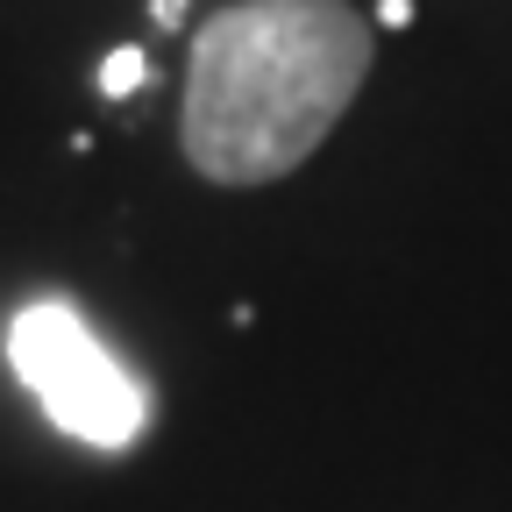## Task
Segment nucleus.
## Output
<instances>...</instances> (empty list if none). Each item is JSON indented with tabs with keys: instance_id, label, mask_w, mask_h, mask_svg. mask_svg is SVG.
I'll return each mask as SVG.
<instances>
[{
	"instance_id": "f257e3e1",
	"label": "nucleus",
	"mask_w": 512,
	"mask_h": 512,
	"mask_svg": "<svg viewBox=\"0 0 512 512\" xmlns=\"http://www.w3.org/2000/svg\"><path fill=\"white\" fill-rule=\"evenodd\" d=\"M370 72V22L349 0H235L192 36L185 157L214 185L299 171Z\"/></svg>"
},
{
	"instance_id": "f03ea898",
	"label": "nucleus",
	"mask_w": 512,
	"mask_h": 512,
	"mask_svg": "<svg viewBox=\"0 0 512 512\" xmlns=\"http://www.w3.org/2000/svg\"><path fill=\"white\" fill-rule=\"evenodd\" d=\"M8 370L22 377V392L43 406L57 434H72L100 456L136 448L150 427V392L128 370L72 299H29L8 320Z\"/></svg>"
},
{
	"instance_id": "7ed1b4c3",
	"label": "nucleus",
	"mask_w": 512,
	"mask_h": 512,
	"mask_svg": "<svg viewBox=\"0 0 512 512\" xmlns=\"http://www.w3.org/2000/svg\"><path fill=\"white\" fill-rule=\"evenodd\" d=\"M143 79H150V57H143L136 43L107 50V64H100V93H107V100H128V93H136Z\"/></svg>"
},
{
	"instance_id": "20e7f679",
	"label": "nucleus",
	"mask_w": 512,
	"mask_h": 512,
	"mask_svg": "<svg viewBox=\"0 0 512 512\" xmlns=\"http://www.w3.org/2000/svg\"><path fill=\"white\" fill-rule=\"evenodd\" d=\"M377 22L384 29H406L413 22V0H377Z\"/></svg>"
},
{
	"instance_id": "39448f33",
	"label": "nucleus",
	"mask_w": 512,
	"mask_h": 512,
	"mask_svg": "<svg viewBox=\"0 0 512 512\" xmlns=\"http://www.w3.org/2000/svg\"><path fill=\"white\" fill-rule=\"evenodd\" d=\"M150 15H157L164 29H178V22H185V0H150Z\"/></svg>"
}]
</instances>
